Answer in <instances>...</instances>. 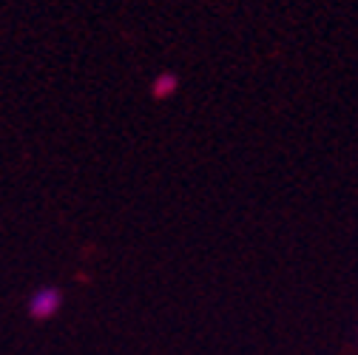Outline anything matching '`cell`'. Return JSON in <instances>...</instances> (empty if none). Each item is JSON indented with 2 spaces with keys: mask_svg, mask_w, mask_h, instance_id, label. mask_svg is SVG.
I'll list each match as a JSON object with an SVG mask.
<instances>
[{
  "mask_svg": "<svg viewBox=\"0 0 358 355\" xmlns=\"http://www.w3.org/2000/svg\"><path fill=\"white\" fill-rule=\"evenodd\" d=\"M60 304H63V296H60L57 287H40L29 298V316L31 319H40V321L43 319H52L57 310H60Z\"/></svg>",
  "mask_w": 358,
  "mask_h": 355,
  "instance_id": "cell-1",
  "label": "cell"
},
{
  "mask_svg": "<svg viewBox=\"0 0 358 355\" xmlns=\"http://www.w3.org/2000/svg\"><path fill=\"white\" fill-rule=\"evenodd\" d=\"M173 88H176V77H173V74H162V77L154 82V97H157V100H159V97H168Z\"/></svg>",
  "mask_w": 358,
  "mask_h": 355,
  "instance_id": "cell-2",
  "label": "cell"
}]
</instances>
